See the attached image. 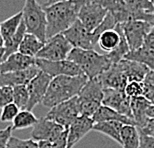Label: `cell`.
I'll return each instance as SVG.
<instances>
[{"label": "cell", "instance_id": "obj_18", "mask_svg": "<svg viewBox=\"0 0 154 148\" xmlns=\"http://www.w3.org/2000/svg\"><path fill=\"white\" fill-rule=\"evenodd\" d=\"M36 65V58L26 56L21 54L20 52L11 54L3 61L0 65V74L21 71L28 69L29 67Z\"/></svg>", "mask_w": 154, "mask_h": 148}, {"label": "cell", "instance_id": "obj_31", "mask_svg": "<svg viewBox=\"0 0 154 148\" xmlns=\"http://www.w3.org/2000/svg\"><path fill=\"white\" fill-rule=\"evenodd\" d=\"M13 88V103L16 104L20 110L27 108L29 101V93L26 85L15 86Z\"/></svg>", "mask_w": 154, "mask_h": 148}, {"label": "cell", "instance_id": "obj_6", "mask_svg": "<svg viewBox=\"0 0 154 148\" xmlns=\"http://www.w3.org/2000/svg\"><path fill=\"white\" fill-rule=\"evenodd\" d=\"M72 48V45L61 33L46 40L44 46L36 55V58L47 61L65 60Z\"/></svg>", "mask_w": 154, "mask_h": 148}, {"label": "cell", "instance_id": "obj_27", "mask_svg": "<svg viewBox=\"0 0 154 148\" xmlns=\"http://www.w3.org/2000/svg\"><path fill=\"white\" fill-rule=\"evenodd\" d=\"M140 132L134 125H123L121 129V145L123 148L139 147Z\"/></svg>", "mask_w": 154, "mask_h": 148}, {"label": "cell", "instance_id": "obj_45", "mask_svg": "<svg viewBox=\"0 0 154 148\" xmlns=\"http://www.w3.org/2000/svg\"><path fill=\"white\" fill-rule=\"evenodd\" d=\"M60 1H65V0H47V5L54 4V3H56V2H60Z\"/></svg>", "mask_w": 154, "mask_h": 148}, {"label": "cell", "instance_id": "obj_28", "mask_svg": "<svg viewBox=\"0 0 154 148\" xmlns=\"http://www.w3.org/2000/svg\"><path fill=\"white\" fill-rule=\"evenodd\" d=\"M120 42V35L116 29L107 30L100 35L97 44L102 50L106 51L107 53L113 51L118 46Z\"/></svg>", "mask_w": 154, "mask_h": 148}, {"label": "cell", "instance_id": "obj_25", "mask_svg": "<svg viewBox=\"0 0 154 148\" xmlns=\"http://www.w3.org/2000/svg\"><path fill=\"white\" fill-rule=\"evenodd\" d=\"M21 21H22V11H19L16 14H14L13 16L9 17L4 21H2V22H0L1 34L4 43L8 42L16 33Z\"/></svg>", "mask_w": 154, "mask_h": 148}, {"label": "cell", "instance_id": "obj_47", "mask_svg": "<svg viewBox=\"0 0 154 148\" xmlns=\"http://www.w3.org/2000/svg\"><path fill=\"white\" fill-rule=\"evenodd\" d=\"M149 1L151 2V4H152V5L154 6V0H149Z\"/></svg>", "mask_w": 154, "mask_h": 148}, {"label": "cell", "instance_id": "obj_39", "mask_svg": "<svg viewBox=\"0 0 154 148\" xmlns=\"http://www.w3.org/2000/svg\"><path fill=\"white\" fill-rule=\"evenodd\" d=\"M138 129H139L140 134L154 137V118H149L142 127Z\"/></svg>", "mask_w": 154, "mask_h": 148}, {"label": "cell", "instance_id": "obj_43", "mask_svg": "<svg viewBox=\"0 0 154 148\" xmlns=\"http://www.w3.org/2000/svg\"><path fill=\"white\" fill-rule=\"evenodd\" d=\"M38 148H52V143L49 141H38Z\"/></svg>", "mask_w": 154, "mask_h": 148}, {"label": "cell", "instance_id": "obj_8", "mask_svg": "<svg viewBox=\"0 0 154 148\" xmlns=\"http://www.w3.org/2000/svg\"><path fill=\"white\" fill-rule=\"evenodd\" d=\"M108 14L106 8L94 0H84L78 13V20L88 31L92 32L100 25Z\"/></svg>", "mask_w": 154, "mask_h": 148}, {"label": "cell", "instance_id": "obj_23", "mask_svg": "<svg viewBox=\"0 0 154 148\" xmlns=\"http://www.w3.org/2000/svg\"><path fill=\"white\" fill-rule=\"evenodd\" d=\"M43 46H44V43L41 40H39L37 37L33 34L26 33L20 43L18 52H20L23 55H26V56L36 58V55L41 50Z\"/></svg>", "mask_w": 154, "mask_h": 148}, {"label": "cell", "instance_id": "obj_9", "mask_svg": "<svg viewBox=\"0 0 154 148\" xmlns=\"http://www.w3.org/2000/svg\"><path fill=\"white\" fill-rule=\"evenodd\" d=\"M121 26L130 51L143 47L145 37L152 27L151 24L142 20H129Z\"/></svg>", "mask_w": 154, "mask_h": 148}, {"label": "cell", "instance_id": "obj_10", "mask_svg": "<svg viewBox=\"0 0 154 148\" xmlns=\"http://www.w3.org/2000/svg\"><path fill=\"white\" fill-rule=\"evenodd\" d=\"M36 66L40 71L48 74L52 78L57 76H79L84 74L77 64L68 59L47 61L36 58Z\"/></svg>", "mask_w": 154, "mask_h": 148}, {"label": "cell", "instance_id": "obj_11", "mask_svg": "<svg viewBox=\"0 0 154 148\" xmlns=\"http://www.w3.org/2000/svg\"><path fill=\"white\" fill-rule=\"evenodd\" d=\"M62 34L74 48L94 50V47L96 46L92 32L88 31L78 19Z\"/></svg>", "mask_w": 154, "mask_h": 148}, {"label": "cell", "instance_id": "obj_3", "mask_svg": "<svg viewBox=\"0 0 154 148\" xmlns=\"http://www.w3.org/2000/svg\"><path fill=\"white\" fill-rule=\"evenodd\" d=\"M67 59L77 64L88 79L100 76L112 65L107 54H99L95 50L74 48L68 54Z\"/></svg>", "mask_w": 154, "mask_h": 148}, {"label": "cell", "instance_id": "obj_17", "mask_svg": "<svg viewBox=\"0 0 154 148\" xmlns=\"http://www.w3.org/2000/svg\"><path fill=\"white\" fill-rule=\"evenodd\" d=\"M40 72L36 65L21 71L0 74V86L15 87L19 85H27Z\"/></svg>", "mask_w": 154, "mask_h": 148}, {"label": "cell", "instance_id": "obj_33", "mask_svg": "<svg viewBox=\"0 0 154 148\" xmlns=\"http://www.w3.org/2000/svg\"><path fill=\"white\" fill-rule=\"evenodd\" d=\"M143 96L151 104H154V72L149 71L142 82Z\"/></svg>", "mask_w": 154, "mask_h": 148}, {"label": "cell", "instance_id": "obj_44", "mask_svg": "<svg viewBox=\"0 0 154 148\" xmlns=\"http://www.w3.org/2000/svg\"><path fill=\"white\" fill-rule=\"evenodd\" d=\"M4 47H0V65L4 61Z\"/></svg>", "mask_w": 154, "mask_h": 148}, {"label": "cell", "instance_id": "obj_34", "mask_svg": "<svg viewBox=\"0 0 154 148\" xmlns=\"http://www.w3.org/2000/svg\"><path fill=\"white\" fill-rule=\"evenodd\" d=\"M6 148H38V142L33 139H20L11 136Z\"/></svg>", "mask_w": 154, "mask_h": 148}, {"label": "cell", "instance_id": "obj_42", "mask_svg": "<svg viewBox=\"0 0 154 148\" xmlns=\"http://www.w3.org/2000/svg\"><path fill=\"white\" fill-rule=\"evenodd\" d=\"M52 148H67V131L55 142L52 143Z\"/></svg>", "mask_w": 154, "mask_h": 148}, {"label": "cell", "instance_id": "obj_37", "mask_svg": "<svg viewBox=\"0 0 154 148\" xmlns=\"http://www.w3.org/2000/svg\"><path fill=\"white\" fill-rule=\"evenodd\" d=\"M13 102V88L9 86H0V108Z\"/></svg>", "mask_w": 154, "mask_h": 148}, {"label": "cell", "instance_id": "obj_16", "mask_svg": "<svg viewBox=\"0 0 154 148\" xmlns=\"http://www.w3.org/2000/svg\"><path fill=\"white\" fill-rule=\"evenodd\" d=\"M98 78L102 83L103 88L116 89L120 91H124L125 86L128 83L127 77L118 63L112 64L111 67L98 76Z\"/></svg>", "mask_w": 154, "mask_h": 148}, {"label": "cell", "instance_id": "obj_7", "mask_svg": "<svg viewBox=\"0 0 154 148\" xmlns=\"http://www.w3.org/2000/svg\"><path fill=\"white\" fill-rule=\"evenodd\" d=\"M80 115L81 114H80L79 103L76 96L51 108L45 115V118L58 123L65 129H68L70 124Z\"/></svg>", "mask_w": 154, "mask_h": 148}, {"label": "cell", "instance_id": "obj_36", "mask_svg": "<svg viewBox=\"0 0 154 148\" xmlns=\"http://www.w3.org/2000/svg\"><path fill=\"white\" fill-rule=\"evenodd\" d=\"M124 93L128 98H135V97H139L143 96V87H142V83L141 82H136V81H132L128 82L127 85L125 86L124 89Z\"/></svg>", "mask_w": 154, "mask_h": 148}, {"label": "cell", "instance_id": "obj_12", "mask_svg": "<svg viewBox=\"0 0 154 148\" xmlns=\"http://www.w3.org/2000/svg\"><path fill=\"white\" fill-rule=\"evenodd\" d=\"M67 131L63 126L51 121L45 117L38 119L37 123L33 126L31 137L35 141H49L53 143Z\"/></svg>", "mask_w": 154, "mask_h": 148}, {"label": "cell", "instance_id": "obj_5", "mask_svg": "<svg viewBox=\"0 0 154 148\" xmlns=\"http://www.w3.org/2000/svg\"><path fill=\"white\" fill-rule=\"evenodd\" d=\"M103 86L98 77L88 79L81 91L77 95L80 114L83 116L92 117L98 108L102 105Z\"/></svg>", "mask_w": 154, "mask_h": 148}, {"label": "cell", "instance_id": "obj_1", "mask_svg": "<svg viewBox=\"0 0 154 148\" xmlns=\"http://www.w3.org/2000/svg\"><path fill=\"white\" fill-rule=\"evenodd\" d=\"M84 0H65L47 5L44 11L47 19L46 40L68 29L78 19V13Z\"/></svg>", "mask_w": 154, "mask_h": 148}, {"label": "cell", "instance_id": "obj_14", "mask_svg": "<svg viewBox=\"0 0 154 148\" xmlns=\"http://www.w3.org/2000/svg\"><path fill=\"white\" fill-rule=\"evenodd\" d=\"M130 100V98L125 95L124 91L110 88L103 89L102 105L109 107L122 115H125L132 119Z\"/></svg>", "mask_w": 154, "mask_h": 148}, {"label": "cell", "instance_id": "obj_26", "mask_svg": "<svg viewBox=\"0 0 154 148\" xmlns=\"http://www.w3.org/2000/svg\"><path fill=\"white\" fill-rule=\"evenodd\" d=\"M115 29L117 30V32H118L120 35V42H119L118 46L116 47V49H114V50L111 52H109V53H107V56H108V58L112 62V64L118 63L119 61L124 59L125 56L129 53V51H130L127 40H126L124 33H123L121 24H117Z\"/></svg>", "mask_w": 154, "mask_h": 148}, {"label": "cell", "instance_id": "obj_19", "mask_svg": "<svg viewBox=\"0 0 154 148\" xmlns=\"http://www.w3.org/2000/svg\"><path fill=\"white\" fill-rule=\"evenodd\" d=\"M118 64L123 70L125 76L127 77L128 82H142L147 73L150 71L146 66L139 62H136V61L122 59L121 61H119Z\"/></svg>", "mask_w": 154, "mask_h": 148}, {"label": "cell", "instance_id": "obj_22", "mask_svg": "<svg viewBox=\"0 0 154 148\" xmlns=\"http://www.w3.org/2000/svg\"><path fill=\"white\" fill-rule=\"evenodd\" d=\"M123 124L118 121H103L94 123L92 130L102 133L111 138L115 142L121 145V129Z\"/></svg>", "mask_w": 154, "mask_h": 148}, {"label": "cell", "instance_id": "obj_13", "mask_svg": "<svg viewBox=\"0 0 154 148\" xmlns=\"http://www.w3.org/2000/svg\"><path fill=\"white\" fill-rule=\"evenodd\" d=\"M52 80V77L48 74L40 71L28 84H27V90L29 93V101L27 105V110L32 111V109L39 103H42L43 99L45 97V94L47 92Z\"/></svg>", "mask_w": 154, "mask_h": 148}, {"label": "cell", "instance_id": "obj_15", "mask_svg": "<svg viewBox=\"0 0 154 148\" xmlns=\"http://www.w3.org/2000/svg\"><path fill=\"white\" fill-rule=\"evenodd\" d=\"M94 122L91 117L80 115L67 129V148H72L88 132L93 129Z\"/></svg>", "mask_w": 154, "mask_h": 148}, {"label": "cell", "instance_id": "obj_21", "mask_svg": "<svg viewBox=\"0 0 154 148\" xmlns=\"http://www.w3.org/2000/svg\"><path fill=\"white\" fill-rule=\"evenodd\" d=\"M91 118L94 123L103 122V121H118L121 122L123 125L136 126L133 119L129 118V117L125 115H122V114L118 113L117 111L104 105H101Z\"/></svg>", "mask_w": 154, "mask_h": 148}, {"label": "cell", "instance_id": "obj_41", "mask_svg": "<svg viewBox=\"0 0 154 148\" xmlns=\"http://www.w3.org/2000/svg\"><path fill=\"white\" fill-rule=\"evenodd\" d=\"M143 47L154 50V26L151 27V29H150V31L148 32V34L146 35L145 40H144Z\"/></svg>", "mask_w": 154, "mask_h": 148}, {"label": "cell", "instance_id": "obj_30", "mask_svg": "<svg viewBox=\"0 0 154 148\" xmlns=\"http://www.w3.org/2000/svg\"><path fill=\"white\" fill-rule=\"evenodd\" d=\"M26 28H25V25H24L23 21H21L19 27H18L16 33L13 35V37L9 40L8 42L4 43V60L6 59L7 57L10 56L11 54L13 53H16L18 52V48H19V45L21 41H22L23 37L25 36L26 34Z\"/></svg>", "mask_w": 154, "mask_h": 148}, {"label": "cell", "instance_id": "obj_32", "mask_svg": "<svg viewBox=\"0 0 154 148\" xmlns=\"http://www.w3.org/2000/svg\"><path fill=\"white\" fill-rule=\"evenodd\" d=\"M123 1L133 11L154 14V6L149 0H123Z\"/></svg>", "mask_w": 154, "mask_h": 148}, {"label": "cell", "instance_id": "obj_29", "mask_svg": "<svg viewBox=\"0 0 154 148\" xmlns=\"http://www.w3.org/2000/svg\"><path fill=\"white\" fill-rule=\"evenodd\" d=\"M38 119L36 116L32 113V111H29L27 109L20 110L17 116L15 117L12 121V130H18V129H25L29 127H33Z\"/></svg>", "mask_w": 154, "mask_h": 148}, {"label": "cell", "instance_id": "obj_40", "mask_svg": "<svg viewBox=\"0 0 154 148\" xmlns=\"http://www.w3.org/2000/svg\"><path fill=\"white\" fill-rule=\"evenodd\" d=\"M138 148H154V137L140 134L139 147Z\"/></svg>", "mask_w": 154, "mask_h": 148}, {"label": "cell", "instance_id": "obj_38", "mask_svg": "<svg viewBox=\"0 0 154 148\" xmlns=\"http://www.w3.org/2000/svg\"><path fill=\"white\" fill-rule=\"evenodd\" d=\"M12 126L0 129V148H6L10 137L12 136Z\"/></svg>", "mask_w": 154, "mask_h": 148}, {"label": "cell", "instance_id": "obj_4", "mask_svg": "<svg viewBox=\"0 0 154 148\" xmlns=\"http://www.w3.org/2000/svg\"><path fill=\"white\" fill-rule=\"evenodd\" d=\"M21 11L26 32L33 34L43 43H45L47 19L44 8H42L36 0H25Z\"/></svg>", "mask_w": 154, "mask_h": 148}, {"label": "cell", "instance_id": "obj_2", "mask_svg": "<svg viewBox=\"0 0 154 148\" xmlns=\"http://www.w3.org/2000/svg\"><path fill=\"white\" fill-rule=\"evenodd\" d=\"M88 81L86 75L57 76L52 78L42 104L48 108H53L58 104L76 97L83 86Z\"/></svg>", "mask_w": 154, "mask_h": 148}, {"label": "cell", "instance_id": "obj_24", "mask_svg": "<svg viewBox=\"0 0 154 148\" xmlns=\"http://www.w3.org/2000/svg\"><path fill=\"white\" fill-rule=\"evenodd\" d=\"M124 59L139 62L146 66L150 71L154 72V50H151V49L141 47L137 50L129 51Z\"/></svg>", "mask_w": 154, "mask_h": 148}, {"label": "cell", "instance_id": "obj_35", "mask_svg": "<svg viewBox=\"0 0 154 148\" xmlns=\"http://www.w3.org/2000/svg\"><path fill=\"white\" fill-rule=\"evenodd\" d=\"M20 109L18 108L16 104L13 102L7 104L2 108L1 114H0V121L2 122H12L17 114L19 113Z\"/></svg>", "mask_w": 154, "mask_h": 148}, {"label": "cell", "instance_id": "obj_46", "mask_svg": "<svg viewBox=\"0 0 154 148\" xmlns=\"http://www.w3.org/2000/svg\"><path fill=\"white\" fill-rule=\"evenodd\" d=\"M3 46H4V41H3L2 34H1V28H0V47H3Z\"/></svg>", "mask_w": 154, "mask_h": 148}, {"label": "cell", "instance_id": "obj_20", "mask_svg": "<svg viewBox=\"0 0 154 148\" xmlns=\"http://www.w3.org/2000/svg\"><path fill=\"white\" fill-rule=\"evenodd\" d=\"M150 105H151V103L144 96L131 98L130 106L132 119L134 120L137 128H141L149 119L147 117V110H148Z\"/></svg>", "mask_w": 154, "mask_h": 148}]
</instances>
